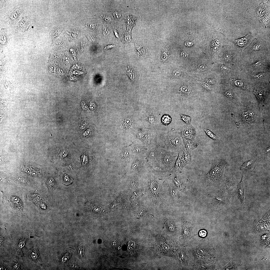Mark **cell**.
<instances>
[{
  "label": "cell",
  "instance_id": "ffe728a7",
  "mask_svg": "<svg viewBox=\"0 0 270 270\" xmlns=\"http://www.w3.org/2000/svg\"><path fill=\"white\" fill-rule=\"evenodd\" d=\"M128 148L133 156L143 155L148 150L147 148L139 141H134Z\"/></svg>",
  "mask_w": 270,
  "mask_h": 270
},
{
  "label": "cell",
  "instance_id": "9a60e30c",
  "mask_svg": "<svg viewBox=\"0 0 270 270\" xmlns=\"http://www.w3.org/2000/svg\"><path fill=\"white\" fill-rule=\"evenodd\" d=\"M267 1L262 2L257 7L247 10L250 13L258 19L260 22L264 17L269 14V8L266 4Z\"/></svg>",
  "mask_w": 270,
  "mask_h": 270
},
{
  "label": "cell",
  "instance_id": "7402d4cb",
  "mask_svg": "<svg viewBox=\"0 0 270 270\" xmlns=\"http://www.w3.org/2000/svg\"><path fill=\"white\" fill-rule=\"evenodd\" d=\"M179 132L183 140L194 139L196 133L195 128L191 123L184 126Z\"/></svg>",
  "mask_w": 270,
  "mask_h": 270
},
{
  "label": "cell",
  "instance_id": "d4e9b609",
  "mask_svg": "<svg viewBox=\"0 0 270 270\" xmlns=\"http://www.w3.org/2000/svg\"><path fill=\"white\" fill-rule=\"evenodd\" d=\"M194 226L191 223L185 222L182 226V234L184 238L189 240L193 236Z\"/></svg>",
  "mask_w": 270,
  "mask_h": 270
},
{
  "label": "cell",
  "instance_id": "11a10c76",
  "mask_svg": "<svg viewBox=\"0 0 270 270\" xmlns=\"http://www.w3.org/2000/svg\"><path fill=\"white\" fill-rule=\"evenodd\" d=\"M202 86L206 90H211V87L209 84L205 82H202L200 83Z\"/></svg>",
  "mask_w": 270,
  "mask_h": 270
},
{
  "label": "cell",
  "instance_id": "ab89813d",
  "mask_svg": "<svg viewBox=\"0 0 270 270\" xmlns=\"http://www.w3.org/2000/svg\"><path fill=\"white\" fill-rule=\"evenodd\" d=\"M192 150L184 149V158L187 164H190L191 162L192 158L191 152Z\"/></svg>",
  "mask_w": 270,
  "mask_h": 270
},
{
  "label": "cell",
  "instance_id": "94428289",
  "mask_svg": "<svg viewBox=\"0 0 270 270\" xmlns=\"http://www.w3.org/2000/svg\"><path fill=\"white\" fill-rule=\"evenodd\" d=\"M182 57L184 59H186L188 56V54L185 52H182L181 54Z\"/></svg>",
  "mask_w": 270,
  "mask_h": 270
},
{
  "label": "cell",
  "instance_id": "003e7915",
  "mask_svg": "<svg viewBox=\"0 0 270 270\" xmlns=\"http://www.w3.org/2000/svg\"><path fill=\"white\" fill-rule=\"evenodd\" d=\"M126 40L128 41H130L131 40V38L130 36H128L126 37Z\"/></svg>",
  "mask_w": 270,
  "mask_h": 270
},
{
  "label": "cell",
  "instance_id": "6da1fadb",
  "mask_svg": "<svg viewBox=\"0 0 270 270\" xmlns=\"http://www.w3.org/2000/svg\"><path fill=\"white\" fill-rule=\"evenodd\" d=\"M142 174L141 182L148 200L153 205L161 204L165 198L163 188L166 179L159 178L146 169Z\"/></svg>",
  "mask_w": 270,
  "mask_h": 270
},
{
  "label": "cell",
  "instance_id": "3957f363",
  "mask_svg": "<svg viewBox=\"0 0 270 270\" xmlns=\"http://www.w3.org/2000/svg\"><path fill=\"white\" fill-rule=\"evenodd\" d=\"M225 76L227 85L232 88L249 92L253 89L246 73L242 69L232 70Z\"/></svg>",
  "mask_w": 270,
  "mask_h": 270
},
{
  "label": "cell",
  "instance_id": "6125c7cd",
  "mask_svg": "<svg viewBox=\"0 0 270 270\" xmlns=\"http://www.w3.org/2000/svg\"><path fill=\"white\" fill-rule=\"evenodd\" d=\"M114 16L116 18H120V14L117 12H114Z\"/></svg>",
  "mask_w": 270,
  "mask_h": 270
},
{
  "label": "cell",
  "instance_id": "be15d7a7",
  "mask_svg": "<svg viewBox=\"0 0 270 270\" xmlns=\"http://www.w3.org/2000/svg\"><path fill=\"white\" fill-rule=\"evenodd\" d=\"M185 44L187 46H192L193 43L191 42L187 41L185 43Z\"/></svg>",
  "mask_w": 270,
  "mask_h": 270
},
{
  "label": "cell",
  "instance_id": "52a82bcc",
  "mask_svg": "<svg viewBox=\"0 0 270 270\" xmlns=\"http://www.w3.org/2000/svg\"><path fill=\"white\" fill-rule=\"evenodd\" d=\"M270 56L254 58H241V68L246 74L270 69Z\"/></svg>",
  "mask_w": 270,
  "mask_h": 270
},
{
  "label": "cell",
  "instance_id": "7c38bea8",
  "mask_svg": "<svg viewBox=\"0 0 270 270\" xmlns=\"http://www.w3.org/2000/svg\"><path fill=\"white\" fill-rule=\"evenodd\" d=\"M158 131L145 128L143 138L140 142L149 150L158 146Z\"/></svg>",
  "mask_w": 270,
  "mask_h": 270
},
{
  "label": "cell",
  "instance_id": "7a4b0ae2",
  "mask_svg": "<svg viewBox=\"0 0 270 270\" xmlns=\"http://www.w3.org/2000/svg\"><path fill=\"white\" fill-rule=\"evenodd\" d=\"M157 142L161 149L176 153L185 148L183 139L179 132L171 130L167 132H158Z\"/></svg>",
  "mask_w": 270,
  "mask_h": 270
},
{
  "label": "cell",
  "instance_id": "7dc6e473",
  "mask_svg": "<svg viewBox=\"0 0 270 270\" xmlns=\"http://www.w3.org/2000/svg\"><path fill=\"white\" fill-rule=\"evenodd\" d=\"M204 131L207 135L211 138L214 140H217L216 136L209 130L205 129L204 130Z\"/></svg>",
  "mask_w": 270,
  "mask_h": 270
},
{
  "label": "cell",
  "instance_id": "74e56055",
  "mask_svg": "<svg viewBox=\"0 0 270 270\" xmlns=\"http://www.w3.org/2000/svg\"><path fill=\"white\" fill-rule=\"evenodd\" d=\"M171 117L168 114H164L161 118V124L166 126L167 130H168V126L172 121Z\"/></svg>",
  "mask_w": 270,
  "mask_h": 270
},
{
  "label": "cell",
  "instance_id": "f5cc1de1",
  "mask_svg": "<svg viewBox=\"0 0 270 270\" xmlns=\"http://www.w3.org/2000/svg\"><path fill=\"white\" fill-rule=\"evenodd\" d=\"M180 260H182V262H184V263L186 264H188V258L186 255L185 253L183 252H182L180 254Z\"/></svg>",
  "mask_w": 270,
  "mask_h": 270
},
{
  "label": "cell",
  "instance_id": "f1b7e54d",
  "mask_svg": "<svg viewBox=\"0 0 270 270\" xmlns=\"http://www.w3.org/2000/svg\"><path fill=\"white\" fill-rule=\"evenodd\" d=\"M256 159H251L245 162L241 166L240 170L243 172H252L255 169Z\"/></svg>",
  "mask_w": 270,
  "mask_h": 270
},
{
  "label": "cell",
  "instance_id": "603a6c76",
  "mask_svg": "<svg viewBox=\"0 0 270 270\" xmlns=\"http://www.w3.org/2000/svg\"><path fill=\"white\" fill-rule=\"evenodd\" d=\"M161 150L159 146H156L148 150L144 155L148 162L156 161Z\"/></svg>",
  "mask_w": 270,
  "mask_h": 270
},
{
  "label": "cell",
  "instance_id": "d590c367",
  "mask_svg": "<svg viewBox=\"0 0 270 270\" xmlns=\"http://www.w3.org/2000/svg\"><path fill=\"white\" fill-rule=\"evenodd\" d=\"M164 226H166L167 229L172 233H174L177 230V227L174 223L168 220L165 222Z\"/></svg>",
  "mask_w": 270,
  "mask_h": 270
},
{
  "label": "cell",
  "instance_id": "6f0895ef",
  "mask_svg": "<svg viewBox=\"0 0 270 270\" xmlns=\"http://www.w3.org/2000/svg\"><path fill=\"white\" fill-rule=\"evenodd\" d=\"M198 69L201 71H205L207 68V66L205 64H200L198 65Z\"/></svg>",
  "mask_w": 270,
  "mask_h": 270
},
{
  "label": "cell",
  "instance_id": "44dd1931",
  "mask_svg": "<svg viewBox=\"0 0 270 270\" xmlns=\"http://www.w3.org/2000/svg\"><path fill=\"white\" fill-rule=\"evenodd\" d=\"M23 12V10L20 8H15L7 14L6 18L7 22L10 24H14L17 21Z\"/></svg>",
  "mask_w": 270,
  "mask_h": 270
},
{
  "label": "cell",
  "instance_id": "30bf717a",
  "mask_svg": "<svg viewBox=\"0 0 270 270\" xmlns=\"http://www.w3.org/2000/svg\"><path fill=\"white\" fill-rule=\"evenodd\" d=\"M179 154L162 149L156 161L166 170H170L174 166Z\"/></svg>",
  "mask_w": 270,
  "mask_h": 270
},
{
  "label": "cell",
  "instance_id": "9c48e42d",
  "mask_svg": "<svg viewBox=\"0 0 270 270\" xmlns=\"http://www.w3.org/2000/svg\"><path fill=\"white\" fill-rule=\"evenodd\" d=\"M66 145H61L54 147L53 154L57 163L64 164L72 158L73 146Z\"/></svg>",
  "mask_w": 270,
  "mask_h": 270
},
{
  "label": "cell",
  "instance_id": "d6986e66",
  "mask_svg": "<svg viewBox=\"0 0 270 270\" xmlns=\"http://www.w3.org/2000/svg\"><path fill=\"white\" fill-rule=\"evenodd\" d=\"M167 240L164 238L161 237L158 240V246L159 250L162 254L166 255H170L175 252V250L172 248L169 243L167 242Z\"/></svg>",
  "mask_w": 270,
  "mask_h": 270
},
{
  "label": "cell",
  "instance_id": "d6a6232c",
  "mask_svg": "<svg viewBox=\"0 0 270 270\" xmlns=\"http://www.w3.org/2000/svg\"><path fill=\"white\" fill-rule=\"evenodd\" d=\"M77 162L75 159L72 158L67 160L64 165L70 171L72 172H75L77 170L78 166Z\"/></svg>",
  "mask_w": 270,
  "mask_h": 270
},
{
  "label": "cell",
  "instance_id": "4fadbf2b",
  "mask_svg": "<svg viewBox=\"0 0 270 270\" xmlns=\"http://www.w3.org/2000/svg\"><path fill=\"white\" fill-rule=\"evenodd\" d=\"M146 129L154 130L157 131L158 124L154 110L152 108H146L143 116Z\"/></svg>",
  "mask_w": 270,
  "mask_h": 270
},
{
  "label": "cell",
  "instance_id": "03108f58",
  "mask_svg": "<svg viewBox=\"0 0 270 270\" xmlns=\"http://www.w3.org/2000/svg\"><path fill=\"white\" fill-rule=\"evenodd\" d=\"M104 20L106 22H108L110 20V18L108 16H106L104 18Z\"/></svg>",
  "mask_w": 270,
  "mask_h": 270
},
{
  "label": "cell",
  "instance_id": "83f0119b",
  "mask_svg": "<svg viewBox=\"0 0 270 270\" xmlns=\"http://www.w3.org/2000/svg\"><path fill=\"white\" fill-rule=\"evenodd\" d=\"M226 198L222 193L215 194L213 197L212 204L215 206L224 205L227 204Z\"/></svg>",
  "mask_w": 270,
  "mask_h": 270
},
{
  "label": "cell",
  "instance_id": "836d02e7",
  "mask_svg": "<svg viewBox=\"0 0 270 270\" xmlns=\"http://www.w3.org/2000/svg\"><path fill=\"white\" fill-rule=\"evenodd\" d=\"M185 145V149L191 150L195 149L199 145L194 139L184 140Z\"/></svg>",
  "mask_w": 270,
  "mask_h": 270
},
{
  "label": "cell",
  "instance_id": "5b68a950",
  "mask_svg": "<svg viewBox=\"0 0 270 270\" xmlns=\"http://www.w3.org/2000/svg\"><path fill=\"white\" fill-rule=\"evenodd\" d=\"M270 48L261 39L254 40L242 52L241 58H254L270 56Z\"/></svg>",
  "mask_w": 270,
  "mask_h": 270
},
{
  "label": "cell",
  "instance_id": "cb8c5ba5",
  "mask_svg": "<svg viewBox=\"0 0 270 270\" xmlns=\"http://www.w3.org/2000/svg\"><path fill=\"white\" fill-rule=\"evenodd\" d=\"M7 201L9 205L15 210L21 211L22 210L23 205L20 199L17 196L10 195L8 198Z\"/></svg>",
  "mask_w": 270,
  "mask_h": 270
},
{
  "label": "cell",
  "instance_id": "277c9868",
  "mask_svg": "<svg viewBox=\"0 0 270 270\" xmlns=\"http://www.w3.org/2000/svg\"><path fill=\"white\" fill-rule=\"evenodd\" d=\"M227 164L224 160L218 157L215 158L210 170L206 176L205 181L208 186H216L220 183Z\"/></svg>",
  "mask_w": 270,
  "mask_h": 270
},
{
  "label": "cell",
  "instance_id": "484cf974",
  "mask_svg": "<svg viewBox=\"0 0 270 270\" xmlns=\"http://www.w3.org/2000/svg\"><path fill=\"white\" fill-rule=\"evenodd\" d=\"M174 90L176 94L184 97L189 96L192 92V88L190 86L184 85L177 86L174 88Z\"/></svg>",
  "mask_w": 270,
  "mask_h": 270
},
{
  "label": "cell",
  "instance_id": "db71d44e",
  "mask_svg": "<svg viewBox=\"0 0 270 270\" xmlns=\"http://www.w3.org/2000/svg\"><path fill=\"white\" fill-rule=\"evenodd\" d=\"M205 82L210 85H214L216 83V80L214 78H210L206 80Z\"/></svg>",
  "mask_w": 270,
  "mask_h": 270
},
{
  "label": "cell",
  "instance_id": "60d3db41",
  "mask_svg": "<svg viewBox=\"0 0 270 270\" xmlns=\"http://www.w3.org/2000/svg\"><path fill=\"white\" fill-rule=\"evenodd\" d=\"M170 52L168 47H166L162 50L161 54V58L163 61H164L168 58L169 56Z\"/></svg>",
  "mask_w": 270,
  "mask_h": 270
},
{
  "label": "cell",
  "instance_id": "4316f807",
  "mask_svg": "<svg viewBox=\"0 0 270 270\" xmlns=\"http://www.w3.org/2000/svg\"><path fill=\"white\" fill-rule=\"evenodd\" d=\"M31 24V19L28 16L22 18L19 22L18 24V28L22 32L27 30Z\"/></svg>",
  "mask_w": 270,
  "mask_h": 270
},
{
  "label": "cell",
  "instance_id": "f546056e",
  "mask_svg": "<svg viewBox=\"0 0 270 270\" xmlns=\"http://www.w3.org/2000/svg\"><path fill=\"white\" fill-rule=\"evenodd\" d=\"M29 256L31 259L36 263H39L41 261L39 252V249L37 246L34 247L29 252Z\"/></svg>",
  "mask_w": 270,
  "mask_h": 270
},
{
  "label": "cell",
  "instance_id": "8fae6325",
  "mask_svg": "<svg viewBox=\"0 0 270 270\" xmlns=\"http://www.w3.org/2000/svg\"><path fill=\"white\" fill-rule=\"evenodd\" d=\"M146 169L159 178L166 179L172 174L171 170H167L161 166L157 161H147L146 164Z\"/></svg>",
  "mask_w": 270,
  "mask_h": 270
},
{
  "label": "cell",
  "instance_id": "5bb4252c",
  "mask_svg": "<svg viewBox=\"0 0 270 270\" xmlns=\"http://www.w3.org/2000/svg\"><path fill=\"white\" fill-rule=\"evenodd\" d=\"M147 161L144 154L133 156L130 162L129 170L131 172L142 173L146 169V164Z\"/></svg>",
  "mask_w": 270,
  "mask_h": 270
},
{
  "label": "cell",
  "instance_id": "681fc988",
  "mask_svg": "<svg viewBox=\"0 0 270 270\" xmlns=\"http://www.w3.org/2000/svg\"><path fill=\"white\" fill-rule=\"evenodd\" d=\"M22 265L21 263L16 262H14L12 266V270H22L21 267Z\"/></svg>",
  "mask_w": 270,
  "mask_h": 270
},
{
  "label": "cell",
  "instance_id": "8d00e7d4",
  "mask_svg": "<svg viewBox=\"0 0 270 270\" xmlns=\"http://www.w3.org/2000/svg\"><path fill=\"white\" fill-rule=\"evenodd\" d=\"M27 237L24 236L22 237L19 239L17 244L16 254L18 251L20 250H21L23 247L24 246L27 241Z\"/></svg>",
  "mask_w": 270,
  "mask_h": 270
},
{
  "label": "cell",
  "instance_id": "816d5d0a",
  "mask_svg": "<svg viewBox=\"0 0 270 270\" xmlns=\"http://www.w3.org/2000/svg\"><path fill=\"white\" fill-rule=\"evenodd\" d=\"M63 181L66 184H69L71 183L72 181L70 177L68 175L65 174L63 176Z\"/></svg>",
  "mask_w": 270,
  "mask_h": 270
},
{
  "label": "cell",
  "instance_id": "f907efd6",
  "mask_svg": "<svg viewBox=\"0 0 270 270\" xmlns=\"http://www.w3.org/2000/svg\"><path fill=\"white\" fill-rule=\"evenodd\" d=\"M84 248L82 245L79 244L77 247V252L79 256L82 257L84 255Z\"/></svg>",
  "mask_w": 270,
  "mask_h": 270
},
{
  "label": "cell",
  "instance_id": "7bdbcfd3",
  "mask_svg": "<svg viewBox=\"0 0 270 270\" xmlns=\"http://www.w3.org/2000/svg\"><path fill=\"white\" fill-rule=\"evenodd\" d=\"M181 74L180 70L176 68L172 70L169 76L170 78H175L179 77Z\"/></svg>",
  "mask_w": 270,
  "mask_h": 270
},
{
  "label": "cell",
  "instance_id": "e575fe53",
  "mask_svg": "<svg viewBox=\"0 0 270 270\" xmlns=\"http://www.w3.org/2000/svg\"><path fill=\"white\" fill-rule=\"evenodd\" d=\"M231 69L226 65L223 64L218 65L217 70L222 76H225L230 72Z\"/></svg>",
  "mask_w": 270,
  "mask_h": 270
},
{
  "label": "cell",
  "instance_id": "e0dca14e",
  "mask_svg": "<svg viewBox=\"0 0 270 270\" xmlns=\"http://www.w3.org/2000/svg\"><path fill=\"white\" fill-rule=\"evenodd\" d=\"M163 185L172 198L176 199L180 197L181 193L170 179L169 178L166 179L163 182Z\"/></svg>",
  "mask_w": 270,
  "mask_h": 270
},
{
  "label": "cell",
  "instance_id": "91938a15",
  "mask_svg": "<svg viewBox=\"0 0 270 270\" xmlns=\"http://www.w3.org/2000/svg\"><path fill=\"white\" fill-rule=\"evenodd\" d=\"M9 268L6 264L0 263V270H9Z\"/></svg>",
  "mask_w": 270,
  "mask_h": 270
},
{
  "label": "cell",
  "instance_id": "e7e4bbea",
  "mask_svg": "<svg viewBox=\"0 0 270 270\" xmlns=\"http://www.w3.org/2000/svg\"><path fill=\"white\" fill-rule=\"evenodd\" d=\"M114 46V45H110L105 47L104 48V49H108L109 48H113Z\"/></svg>",
  "mask_w": 270,
  "mask_h": 270
},
{
  "label": "cell",
  "instance_id": "f35d334b",
  "mask_svg": "<svg viewBox=\"0 0 270 270\" xmlns=\"http://www.w3.org/2000/svg\"><path fill=\"white\" fill-rule=\"evenodd\" d=\"M14 180L15 181L22 185L27 186L30 184L29 181L27 179L22 176H17L14 178Z\"/></svg>",
  "mask_w": 270,
  "mask_h": 270
},
{
  "label": "cell",
  "instance_id": "ee69618b",
  "mask_svg": "<svg viewBox=\"0 0 270 270\" xmlns=\"http://www.w3.org/2000/svg\"><path fill=\"white\" fill-rule=\"evenodd\" d=\"M242 119L244 121L248 122L250 121L251 118L249 116L248 111L245 110L242 112Z\"/></svg>",
  "mask_w": 270,
  "mask_h": 270
},
{
  "label": "cell",
  "instance_id": "c3c4849f",
  "mask_svg": "<svg viewBox=\"0 0 270 270\" xmlns=\"http://www.w3.org/2000/svg\"><path fill=\"white\" fill-rule=\"evenodd\" d=\"M146 210L144 208L140 209L138 210L137 214V216L138 218H139L142 217L146 213Z\"/></svg>",
  "mask_w": 270,
  "mask_h": 270
},
{
  "label": "cell",
  "instance_id": "f6af8a7d",
  "mask_svg": "<svg viewBox=\"0 0 270 270\" xmlns=\"http://www.w3.org/2000/svg\"><path fill=\"white\" fill-rule=\"evenodd\" d=\"M180 116L181 118L179 119H182L186 124L190 123L191 118L190 116L182 114H180Z\"/></svg>",
  "mask_w": 270,
  "mask_h": 270
},
{
  "label": "cell",
  "instance_id": "2e32d148",
  "mask_svg": "<svg viewBox=\"0 0 270 270\" xmlns=\"http://www.w3.org/2000/svg\"><path fill=\"white\" fill-rule=\"evenodd\" d=\"M253 40V38L251 33L250 32L243 38L234 40L232 42L242 54L244 49L250 45Z\"/></svg>",
  "mask_w": 270,
  "mask_h": 270
},
{
  "label": "cell",
  "instance_id": "b9f144b4",
  "mask_svg": "<svg viewBox=\"0 0 270 270\" xmlns=\"http://www.w3.org/2000/svg\"><path fill=\"white\" fill-rule=\"evenodd\" d=\"M261 24L265 27L270 26V15L268 14L267 16L264 18L260 22Z\"/></svg>",
  "mask_w": 270,
  "mask_h": 270
},
{
  "label": "cell",
  "instance_id": "ba28073f",
  "mask_svg": "<svg viewBox=\"0 0 270 270\" xmlns=\"http://www.w3.org/2000/svg\"><path fill=\"white\" fill-rule=\"evenodd\" d=\"M270 69H266L246 74L254 88H266L270 87Z\"/></svg>",
  "mask_w": 270,
  "mask_h": 270
},
{
  "label": "cell",
  "instance_id": "bcb514c9",
  "mask_svg": "<svg viewBox=\"0 0 270 270\" xmlns=\"http://www.w3.org/2000/svg\"><path fill=\"white\" fill-rule=\"evenodd\" d=\"M5 235L3 232H2V231L0 230V249L2 248L6 242V238Z\"/></svg>",
  "mask_w": 270,
  "mask_h": 270
},
{
  "label": "cell",
  "instance_id": "680465c9",
  "mask_svg": "<svg viewBox=\"0 0 270 270\" xmlns=\"http://www.w3.org/2000/svg\"><path fill=\"white\" fill-rule=\"evenodd\" d=\"M207 234V232L205 230H200L199 233V236L200 237H206V236Z\"/></svg>",
  "mask_w": 270,
  "mask_h": 270
},
{
  "label": "cell",
  "instance_id": "1f68e13d",
  "mask_svg": "<svg viewBox=\"0 0 270 270\" xmlns=\"http://www.w3.org/2000/svg\"><path fill=\"white\" fill-rule=\"evenodd\" d=\"M243 175L242 178L238 185L236 192L238 195L239 199L240 200L242 204L243 205L244 203V187L243 183L242 181Z\"/></svg>",
  "mask_w": 270,
  "mask_h": 270
},
{
  "label": "cell",
  "instance_id": "4dcf8cb0",
  "mask_svg": "<svg viewBox=\"0 0 270 270\" xmlns=\"http://www.w3.org/2000/svg\"><path fill=\"white\" fill-rule=\"evenodd\" d=\"M266 89L265 88H254L253 91V93L258 101L260 107L261 108V109L264 100V92Z\"/></svg>",
  "mask_w": 270,
  "mask_h": 270
},
{
  "label": "cell",
  "instance_id": "ac0fdd59",
  "mask_svg": "<svg viewBox=\"0 0 270 270\" xmlns=\"http://www.w3.org/2000/svg\"><path fill=\"white\" fill-rule=\"evenodd\" d=\"M181 172L174 173L171 174L168 178L173 182L177 188L180 191L183 190L186 187V184L188 181V178L183 177Z\"/></svg>",
  "mask_w": 270,
  "mask_h": 270
},
{
  "label": "cell",
  "instance_id": "8992f818",
  "mask_svg": "<svg viewBox=\"0 0 270 270\" xmlns=\"http://www.w3.org/2000/svg\"><path fill=\"white\" fill-rule=\"evenodd\" d=\"M241 52L233 43L226 46L223 51L222 60L224 64L231 69L241 68Z\"/></svg>",
  "mask_w": 270,
  "mask_h": 270
},
{
  "label": "cell",
  "instance_id": "9f6ffc18",
  "mask_svg": "<svg viewBox=\"0 0 270 270\" xmlns=\"http://www.w3.org/2000/svg\"><path fill=\"white\" fill-rule=\"evenodd\" d=\"M4 33V32H2L0 33V42L1 43L3 42H4L5 40H6L7 36Z\"/></svg>",
  "mask_w": 270,
  "mask_h": 270
}]
</instances>
